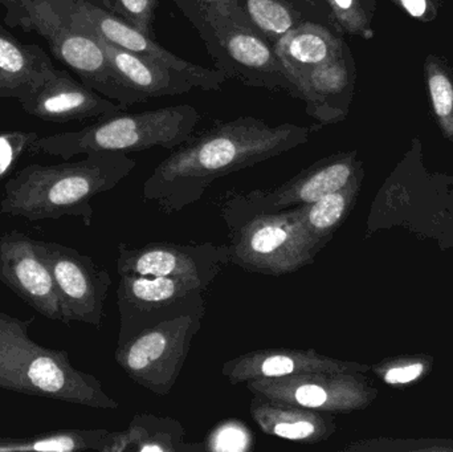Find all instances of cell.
<instances>
[{"label":"cell","mask_w":453,"mask_h":452,"mask_svg":"<svg viewBox=\"0 0 453 452\" xmlns=\"http://www.w3.org/2000/svg\"><path fill=\"white\" fill-rule=\"evenodd\" d=\"M369 366L319 355L314 349L265 348L236 356L222 366L223 377L232 385L264 379H281L308 373H365Z\"/></svg>","instance_id":"16"},{"label":"cell","mask_w":453,"mask_h":452,"mask_svg":"<svg viewBox=\"0 0 453 452\" xmlns=\"http://www.w3.org/2000/svg\"><path fill=\"white\" fill-rule=\"evenodd\" d=\"M229 263L228 244L150 241L142 247L119 243L116 267L119 275L182 279L209 291Z\"/></svg>","instance_id":"11"},{"label":"cell","mask_w":453,"mask_h":452,"mask_svg":"<svg viewBox=\"0 0 453 452\" xmlns=\"http://www.w3.org/2000/svg\"><path fill=\"white\" fill-rule=\"evenodd\" d=\"M36 244L55 280L64 324L80 323L100 329L111 287V273L92 257L65 244L42 239H36Z\"/></svg>","instance_id":"10"},{"label":"cell","mask_w":453,"mask_h":452,"mask_svg":"<svg viewBox=\"0 0 453 452\" xmlns=\"http://www.w3.org/2000/svg\"><path fill=\"white\" fill-rule=\"evenodd\" d=\"M0 281L35 312L64 324L58 288L36 239L18 230L0 235Z\"/></svg>","instance_id":"15"},{"label":"cell","mask_w":453,"mask_h":452,"mask_svg":"<svg viewBox=\"0 0 453 452\" xmlns=\"http://www.w3.org/2000/svg\"><path fill=\"white\" fill-rule=\"evenodd\" d=\"M39 137L36 132L7 129L0 122V183L10 177L24 154L32 156V146Z\"/></svg>","instance_id":"29"},{"label":"cell","mask_w":453,"mask_h":452,"mask_svg":"<svg viewBox=\"0 0 453 452\" xmlns=\"http://www.w3.org/2000/svg\"><path fill=\"white\" fill-rule=\"evenodd\" d=\"M34 318L21 320L0 312V389L96 410H119L97 377L80 371L64 350L37 344Z\"/></svg>","instance_id":"3"},{"label":"cell","mask_w":453,"mask_h":452,"mask_svg":"<svg viewBox=\"0 0 453 452\" xmlns=\"http://www.w3.org/2000/svg\"><path fill=\"white\" fill-rule=\"evenodd\" d=\"M117 432L109 430H68L50 437L15 446L12 450L32 451H101L113 452Z\"/></svg>","instance_id":"27"},{"label":"cell","mask_w":453,"mask_h":452,"mask_svg":"<svg viewBox=\"0 0 453 452\" xmlns=\"http://www.w3.org/2000/svg\"><path fill=\"white\" fill-rule=\"evenodd\" d=\"M242 3L253 26L272 45L288 32L306 23L321 24L338 32L326 0H242Z\"/></svg>","instance_id":"23"},{"label":"cell","mask_w":453,"mask_h":452,"mask_svg":"<svg viewBox=\"0 0 453 452\" xmlns=\"http://www.w3.org/2000/svg\"><path fill=\"white\" fill-rule=\"evenodd\" d=\"M316 126L271 125L257 117L218 121L194 133L156 167L142 186V199L166 215L203 198L215 180L248 169L308 142Z\"/></svg>","instance_id":"1"},{"label":"cell","mask_w":453,"mask_h":452,"mask_svg":"<svg viewBox=\"0 0 453 452\" xmlns=\"http://www.w3.org/2000/svg\"><path fill=\"white\" fill-rule=\"evenodd\" d=\"M362 170L356 151L332 154L301 170L273 188H255L247 193L232 190L220 199V215L226 226L256 214H273L313 203L326 194L340 190Z\"/></svg>","instance_id":"8"},{"label":"cell","mask_w":453,"mask_h":452,"mask_svg":"<svg viewBox=\"0 0 453 452\" xmlns=\"http://www.w3.org/2000/svg\"><path fill=\"white\" fill-rule=\"evenodd\" d=\"M89 2L95 3V4L100 5V7L106 10V0H89Z\"/></svg>","instance_id":"35"},{"label":"cell","mask_w":453,"mask_h":452,"mask_svg":"<svg viewBox=\"0 0 453 452\" xmlns=\"http://www.w3.org/2000/svg\"><path fill=\"white\" fill-rule=\"evenodd\" d=\"M245 387L252 395L277 402L332 414L364 410L377 395L362 373L298 374L256 379Z\"/></svg>","instance_id":"14"},{"label":"cell","mask_w":453,"mask_h":452,"mask_svg":"<svg viewBox=\"0 0 453 452\" xmlns=\"http://www.w3.org/2000/svg\"><path fill=\"white\" fill-rule=\"evenodd\" d=\"M426 364L423 361H407L403 364H391V365L375 366L374 372L382 377L383 381L388 385H404L417 381L425 374Z\"/></svg>","instance_id":"33"},{"label":"cell","mask_w":453,"mask_h":452,"mask_svg":"<svg viewBox=\"0 0 453 452\" xmlns=\"http://www.w3.org/2000/svg\"><path fill=\"white\" fill-rule=\"evenodd\" d=\"M157 5L158 0H106V10L150 37H154Z\"/></svg>","instance_id":"30"},{"label":"cell","mask_w":453,"mask_h":452,"mask_svg":"<svg viewBox=\"0 0 453 452\" xmlns=\"http://www.w3.org/2000/svg\"><path fill=\"white\" fill-rule=\"evenodd\" d=\"M19 103L29 116L56 124L101 119L125 111L116 101L58 68L34 95Z\"/></svg>","instance_id":"17"},{"label":"cell","mask_w":453,"mask_h":452,"mask_svg":"<svg viewBox=\"0 0 453 452\" xmlns=\"http://www.w3.org/2000/svg\"><path fill=\"white\" fill-rule=\"evenodd\" d=\"M174 3L196 27L203 42L212 29L225 24H236L258 32L248 18L242 0H174Z\"/></svg>","instance_id":"26"},{"label":"cell","mask_w":453,"mask_h":452,"mask_svg":"<svg viewBox=\"0 0 453 452\" xmlns=\"http://www.w3.org/2000/svg\"><path fill=\"white\" fill-rule=\"evenodd\" d=\"M137 166L125 153H90L74 162L32 164L8 178L0 215L29 222L79 218L92 226V201L116 188Z\"/></svg>","instance_id":"2"},{"label":"cell","mask_w":453,"mask_h":452,"mask_svg":"<svg viewBox=\"0 0 453 452\" xmlns=\"http://www.w3.org/2000/svg\"><path fill=\"white\" fill-rule=\"evenodd\" d=\"M206 294L199 284L159 276H119L117 307L119 331L117 345L125 344L145 329L182 316L206 315Z\"/></svg>","instance_id":"9"},{"label":"cell","mask_w":453,"mask_h":452,"mask_svg":"<svg viewBox=\"0 0 453 452\" xmlns=\"http://www.w3.org/2000/svg\"><path fill=\"white\" fill-rule=\"evenodd\" d=\"M343 44L342 34L338 32L321 24L306 23L285 34L273 48L301 93L311 72L337 55Z\"/></svg>","instance_id":"21"},{"label":"cell","mask_w":453,"mask_h":452,"mask_svg":"<svg viewBox=\"0 0 453 452\" xmlns=\"http://www.w3.org/2000/svg\"><path fill=\"white\" fill-rule=\"evenodd\" d=\"M431 100L436 116L443 121L444 126L449 129V121L453 116V85L446 73L439 69L431 68L428 76Z\"/></svg>","instance_id":"32"},{"label":"cell","mask_w":453,"mask_h":452,"mask_svg":"<svg viewBox=\"0 0 453 452\" xmlns=\"http://www.w3.org/2000/svg\"><path fill=\"white\" fill-rule=\"evenodd\" d=\"M333 20L341 34L372 36L374 0H326Z\"/></svg>","instance_id":"28"},{"label":"cell","mask_w":453,"mask_h":452,"mask_svg":"<svg viewBox=\"0 0 453 452\" xmlns=\"http://www.w3.org/2000/svg\"><path fill=\"white\" fill-rule=\"evenodd\" d=\"M398 2L414 18H423L427 13L428 0H398Z\"/></svg>","instance_id":"34"},{"label":"cell","mask_w":453,"mask_h":452,"mask_svg":"<svg viewBox=\"0 0 453 452\" xmlns=\"http://www.w3.org/2000/svg\"><path fill=\"white\" fill-rule=\"evenodd\" d=\"M250 413L261 432L269 437L300 445L326 442L337 432L334 414L309 410L252 395Z\"/></svg>","instance_id":"19"},{"label":"cell","mask_w":453,"mask_h":452,"mask_svg":"<svg viewBox=\"0 0 453 452\" xmlns=\"http://www.w3.org/2000/svg\"><path fill=\"white\" fill-rule=\"evenodd\" d=\"M229 263L257 275L280 276L313 264L326 243L306 230L298 207L256 214L228 226Z\"/></svg>","instance_id":"6"},{"label":"cell","mask_w":453,"mask_h":452,"mask_svg":"<svg viewBox=\"0 0 453 452\" xmlns=\"http://www.w3.org/2000/svg\"><path fill=\"white\" fill-rule=\"evenodd\" d=\"M52 2V0H50ZM73 28H82L92 34L100 42L103 50H105L111 63L113 64L117 73L129 85L132 89L142 93L145 97L150 98L165 97V96L185 95L190 90L196 89L193 82L174 69L159 65L153 61L146 60L134 53L127 52L122 48L116 47L111 42L96 34L92 29L84 26L72 23Z\"/></svg>","instance_id":"22"},{"label":"cell","mask_w":453,"mask_h":452,"mask_svg":"<svg viewBox=\"0 0 453 452\" xmlns=\"http://www.w3.org/2000/svg\"><path fill=\"white\" fill-rule=\"evenodd\" d=\"M202 316H182L145 329L122 345L114 360L130 379L154 395H169L185 368Z\"/></svg>","instance_id":"7"},{"label":"cell","mask_w":453,"mask_h":452,"mask_svg":"<svg viewBox=\"0 0 453 452\" xmlns=\"http://www.w3.org/2000/svg\"><path fill=\"white\" fill-rule=\"evenodd\" d=\"M52 3L68 16L72 23L92 29L106 42L127 52L185 74L196 89L219 90L228 80L218 69L203 68L178 57L164 45L158 44L154 37L148 36L124 19L89 0H52Z\"/></svg>","instance_id":"13"},{"label":"cell","mask_w":453,"mask_h":452,"mask_svg":"<svg viewBox=\"0 0 453 452\" xmlns=\"http://www.w3.org/2000/svg\"><path fill=\"white\" fill-rule=\"evenodd\" d=\"M204 442L209 451L242 452L252 448V435L242 422L229 419L218 425Z\"/></svg>","instance_id":"31"},{"label":"cell","mask_w":453,"mask_h":452,"mask_svg":"<svg viewBox=\"0 0 453 452\" xmlns=\"http://www.w3.org/2000/svg\"><path fill=\"white\" fill-rule=\"evenodd\" d=\"M356 68L348 45L311 72L301 88L306 113L321 125L342 121L353 96Z\"/></svg>","instance_id":"18"},{"label":"cell","mask_w":453,"mask_h":452,"mask_svg":"<svg viewBox=\"0 0 453 452\" xmlns=\"http://www.w3.org/2000/svg\"><path fill=\"white\" fill-rule=\"evenodd\" d=\"M186 430L178 419L137 413L124 432H117L113 452H204L206 442H186Z\"/></svg>","instance_id":"24"},{"label":"cell","mask_w":453,"mask_h":452,"mask_svg":"<svg viewBox=\"0 0 453 452\" xmlns=\"http://www.w3.org/2000/svg\"><path fill=\"white\" fill-rule=\"evenodd\" d=\"M201 114L191 105H172L142 113H119L73 132L39 137L32 156L60 157L69 161L90 153H133L162 148L174 150L196 133Z\"/></svg>","instance_id":"4"},{"label":"cell","mask_w":453,"mask_h":452,"mask_svg":"<svg viewBox=\"0 0 453 452\" xmlns=\"http://www.w3.org/2000/svg\"><path fill=\"white\" fill-rule=\"evenodd\" d=\"M0 4L8 26L42 36L52 55L96 92L125 109L149 100L121 79L97 39L85 29L73 28L50 0H0Z\"/></svg>","instance_id":"5"},{"label":"cell","mask_w":453,"mask_h":452,"mask_svg":"<svg viewBox=\"0 0 453 452\" xmlns=\"http://www.w3.org/2000/svg\"><path fill=\"white\" fill-rule=\"evenodd\" d=\"M55 69L40 45L19 42L0 24V98L26 100Z\"/></svg>","instance_id":"20"},{"label":"cell","mask_w":453,"mask_h":452,"mask_svg":"<svg viewBox=\"0 0 453 452\" xmlns=\"http://www.w3.org/2000/svg\"><path fill=\"white\" fill-rule=\"evenodd\" d=\"M215 69L247 87L284 92L301 100L300 90L289 79L276 50L258 32L236 24L212 29L204 40Z\"/></svg>","instance_id":"12"},{"label":"cell","mask_w":453,"mask_h":452,"mask_svg":"<svg viewBox=\"0 0 453 452\" xmlns=\"http://www.w3.org/2000/svg\"><path fill=\"white\" fill-rule=\"evenodd\" d=\"M364 172L359 170L348 185L313 203L298 206L301 220L313 238L329 243L356 206Z\"/></svg>","instance_id":"25"}]
</instances>
